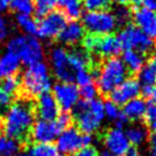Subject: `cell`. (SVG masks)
<instances>
[{"instance_id":"1","label":"cell","mask_w":156,"mask_h":156,"mask_svg":"<svg viewBox=\"0 0 156 156\" xmlns=\"http://www.w3.org/2000/svg\"><path fill=\"white\" fill-rule=\"evenodd\" d=\"M36 119V100L16 97L4 116V133L19 141L25 151L31 146L30 133Z\"/></svg>"},{"instance_id":"2","label":"cell","mask_w":156,"mask_h":156,"mask_svg":"<svg viewBox=\"0 0 156 156\" xmlns=\"http://www.w3.org/2000/svg\"><path fill=\"white\" fill-rule=\"evenodd\" d=\"M127 77H130V75L123 60L119 58H101L98 66L97 76L94 78L98 94L103 99H107L108 94Z\"/></svg>"},{"instance_id":"3","label":"cell","mask_w":156,"mask_h":156,"mask_svg":"<svg viewBox=\"0 0 156 156\" xmlns=\"http://www.w3.org/2000/svg\"><path fill=\"white\" fill-rule=\"evenodd\" d=\"M73 122L78 131L84 134L92 136L99 131L105 116V106L102 99L92 101L78 100L73 107Z\"/></svg>"},{"instance_id":"4","label":"cell","mask_w":156,"mask_h":156,"mask_svg":"<svg viewBox=\"0 0 156 156\" xmlns=\"http://www.w3.org/2000/svg\"><path fill=\"white\" fill-rule=\"evenodd\" d=\"M51 87V78L47 64L39 62L32 64L21 76V88L17 97L36 100Z\"/></svg>"},{"instance_id":"5","label":"cell","mask_w":156,"mask_h":156,"mask_svg":"<svg viewBox=\"0 0 156 156\" xmlns=\"http://www.w3.org/2000/svg\"><path fill=\"white\" fill-rule=\"evenodd\" d=\"M7 49L16 54L19 58L27 66L41 62L44 58V48L37 38L30 36H17L12 38L7 44Z\"/></svg>"},{"instance_id":"6","label":"cell","mask_w":156,"mask_h":156,"mask_svg":"<svg viewBox=\"0 0 156 156\" xmlns=\"http://www.w3.org/2000/svg\"><path fill=\"white\" fill-rule=\"evenodd\" d=\"M117 38L121 43L123 49H133L139 53L149 54L154 51L155 43L147 34H145L141 30L134 24H126L123 28Z\"/></svg>"},{"instance_id":"7","label":"cell","mask_w":156,"mask_h":156,"mask_svg":"<svg viewBox=\"0 0 156 156\" xmlns=\"http://www.w3.org/2000/svg\"><path fill=\"white\" fill-rule=\"evenodd\" d=\"M116 19L107 10L87 12L83 16V28L88 34H110L116 29Z\"/></svg>"},{"instance_id":"8","label":"cell","mask_w":156,"mask_h":156,"mask_svg":"<svg viewBox=\"0 0 156 156\" xmlns=\"http://www.w3.org/2000/svg\"><path fill=\"white\" fill-rule=\"evenodd\" d=\"M91 142H92V136L80 133L73 124V126L64 130L61 133V136H58L56 148L63 155L70 156L83 147L91 146Z\"/></svg>"},{"instance_id":"9","label":"cell","mask_w":156,"mask_h":156,"mask_svg":"<svg viewBox=\"0 0 156 156\" xmlns=\"http://www.w3.org/2000/svg\"><path fill=\"white\" fill-rule=\"evenodd\" d=\"M68 24V19L61 9H53L41 17L38 23V34L44 39H56Z\"/></svg>"},{"instance_id":"10","label":"cell","mask_w":156,"mask_h":156,"mask_svg":"<svg viewBox=\"0 0 156 156\" xmlns=\"http://www.w3.org/2000/svg\"><path fill=\"white\" fill-rule=\"evenodd\" d=\"M51 63L53 67L54 76L60 83L71 84L75 80V73L70 67L68 60V53L62 47H55L49 54Z\"/></svg>"},{"instance_id":"11","label":"cell","mask_w":156,"mask_h":156,"mask_svg":"<svg viewBox=\"0 0 156 156\" xmlns=\"http://www.w3.org/2000/svg\"><path fill=\"white\" fill-rule=\"evenodd\" d=\"M140 83L136 77H127L108 94L107 99L116 106H124L125 103L138 98L140 94Z\"/></svg>"},{"instance_id":"12","label":"cell","mask_w":156,"mask_h":156,"mask_svg":"<svg viewBox=\"0 0 156 156\" xmlns=\"http://www.w3.org/2000/svg\"><path fill=\"white\" fill-rule=\"evenodd\" d=\"M58 102V107L62 112H69L70 109L75 107L79 99V91L78 87L73 83H58L53 86L52 93Z\"/></svg>"},{"instance_id":"13","label":"cell","mask_w":156,"mask_h":156,"mask_svg":"<svg viewBox=\"0 0 156 156\" xmlns=\"http://www.w3.org/2000/svg\"><path fill=\"white\" fill-rule=\"evenodd\" d=\"M62 132L56 125L55 121L46 122V121H36L30 133V141L32 144H52L58 134Z\"/></svg>"},{"instance_id":"14","label":"cell","mask_w":156,"mask_h":156,"mask_svg":"<svg viewBox=\"0 0 156 156\" xmlns=\"http://www.w3.org/2000/svg\"><path fill=\"white\" fill-rule=\"evenodd\" d=\"M100 139L102 140L103 145L108 148V151L115 156H123L130 147V142L127 140L125 133L116 127L106 129L100 134Z\"/></svg>"},{"instance_id":"15","label":"cell","mask_w":156,"mask_h":156,"mask_svg":"<svg viewBox=\"0 0 156 156\" xmlns=\"http://www.w3.org/2000/svg\"><path fill=\"white\" fill-rule=\"evenodd\" d=\"M36 115L41 121L53 122L60 115V107L51 92H45L36 99Z\"/></svg>"},{"instance_id":"16","label":"cell","mask_w":156,"mask_h":156,"mask_svg":"<svg viewBox=\"0 0 156 156\" xmlns=\"http://www.w3.org/2000/svg\"><path fill=\"white\" fill-rule=\"evenodd\" d=\"M121 43L115 34H101L97 47L94 49V53L91 55L95 58H118V55L122 52Z\"/></svg>"},{"instance_id":"17","label":"cell","mask_w":156,"mask_h":156,"mask_svg":"<svg viewBox=\"0 0 156 156\" xmlns=\"http://www.w3.org/2000/svg\"><path fill=\"white\" fill-rule=\"evenodd\" d=\"M133 21L134 25L149 38H156V12L145 7L136 8L133 12Z\"/></svg>"},{"instance_id":"18","label":"cell","mask_w":156,"mask_h":156,"mask_svg":"<svg viewBox=\"0 0 156 156\" xmlns=\"http://www.w3.org/2000/svg\"><path fill=\"white\" fill-rule=\"evenodd\" d=\"M84 36H85V30L83 25L78 23L77 21H73L71 23L67 24L61 34L58 36V41L66 46H76L77 44L82 43Z\"/></svg>"},{"instance_id":"19","label":"cell","mask_w":156,"mask_h":156,"mask_svg":"<svg viewBox=\"0 0 156 156\" xmlns=\"http://www.w3.org/2000/svg\"><path fill=\"white\" fill-rule=\"evenodd\" d=\"M146 108V101L142 98H136L124 105L122 112L129 119V122H144Z\"/></svg>"},{"instance_id":"20","label":"cell","mask_w":156,"mask_h":156,"mask_svg":"<svg viewBox=\"0 0 156 156\" xmlns=\"http://www.w3.org/2000/svg\"><path fill=\"white\" fill-rule=\"evenodd\" d=\"M123 62L125 64L130 77H136L146 63L145 55L133 49H126L123 54Z\"/></svg>"},{"instance_id":"21","label":"cell","mask_w":156,"mask_h":156,"mask_svg":"<svg viewBox=\"0 0 156 156\" xmlns=\"http://www.w3.org/2000/svg\"><path fill=\"white\" fill-rule=\"evenodd\" d=\"M20 58L14 53L7 52L0 58V80L9 76L19 75Z\"/></svg>"},{"instance_id":"22","label":"cell","mask_w":156,"mask_h":156,"mask_svg":"<svg viewBox=\"0 0 156 156\" xmlns=\"http://www.w3.org/2000/svg\"><path fill=\"white\" fill-rule=\"evenodd\" d=\"M127 140L134 147L140 146L144 142L148 140V126L146 123L139 122L130 126L125 132Z\"/></svg>"},{"instance_id":"23","label":"cell","mask_w":156,"mask_h":156,"mask_svg":"<svg viewBox=\"0 0 156 156\" xmlns=\"http://www.w3.org/2000/svg\"><path fill=\"white\" fill-rule=\"evenodd\" d=\"M58 6L68 20L76 21L82 16V12H83L82 0H60Z\"/></svg>"},{"instance_id":"24","label":"cell","mask_w":156,"mask_h":156,"mask_svg":"<svg viewBox=\"0 0 156 156\" xmlns=\"http://www.w3.org/2000/svg\"><path fill=\"white\" fill-rule=\"evenodd\" d=\"M20 88H21V76L20 75L9 76L0 80V91L7 93L10 97H17L20 93Z\"/></svg>"},{"instance_id":"25","label":"cell","mask_w":156,"mask_h":156,"mask_svg":"<svg viewBox=\"0 0 156 156\" xmlns=\"http://www.w3.org/2000/svg\"><path fill=\"white\" fill-rule=\"evenodd\" d=\"M16 23L30 37H34L38 34V23L34 19H32L30 15H21L17 14L16 16Z\"/></svg>"},{"instance_id":"26","label":"cell","mask_w":156,"mask_h":156,"mask_svg":"<svg viewBox=\"0 0 156 156\" xmlns=\"http://www.w3.org/2000/svg\"><path fill=\"white\" fill-rule=\"evenodd\" d=\"M31 156H56L58 148L53 144H32L28 148Z\"/></svg>"},{"instance_id":"27","label":"cell","mask_w":156,"mask_h":156,"mask_svg":"<svg viewBox=\"0 0 156 156\" xmlns=\"http://www.w3.org/2000/svg\"><path fill=\"white\" fill-rule=\"evenodd\" d=\"M138 80L147 86H154L156 84V68L151 63L145 64L138 73Z\"/></svg>"},{"instance_id":"28","label":"cell","mask_w":156,"mask_h":156,"mask_svg":"<svg viewBox=\"0 0 156 156\" xmlns=\"http://www.w3.org/2000/svg\"><path fill=\"white\" fill-rule=\"evenodd\" d=\"M10 9L21 15H30L34 12V0H12Z\"/></svg>"},{"instance_id":"29","label":"cell","mask_w":156,"mask_h":156,"mask_svg":"<svg viewBox=\"0 0 156 156\" xmlns=\"http://www.w3.org/2000/svg\"><path fill=\"white\" fill-rule=\"evenodd\" d=\"M60 0H34V14L37 17L41 19L46 14L54 9L58 5Z\"/></svg>"},{"instance_id":"30","label":"cell","mask_w":156,"mask_h":156,"mask_svg":"<svg viewBox=\"0 0 156 156\" xmlns=\"http://www.w3.org/2000/svg\"><path fill=\"white\" fill-rule=\"evenodd\" d=\"M112 0H83L84 7L88 12L107 10L112 6Z\"/></svg>"},{"instance_id":"31","label":"cell","mask_w":156,"mask_h":156,"mask_svg":"<svg viewBox=\"0 0 156 156\" xmlns=\"http://www.w3.org/2000/svg\"><path fill=\"white\" fill-rule=\"evenodd\" d=\"M21 151H23V147L19 141H16L14 139H8V140L6 139L4 151H2L4 156H15Z\"/></svg>"},{"instance_id":"32","label":"cell","mask_w":156,"mask_h":156,"mask_svg":"<svg viewBox=\"0 0 156 156\" xmlns=\"http://www.w3.org/2000/svg\"><path fill=\"white\" fill-rule=\"evenodd\" d=\"M79 95L83 98V100H86V101H92V100H94L95 97L98 95L95 84L92 83V84H88V85H85V86H82L80 91H79Z\"/></svg>"},{"instance_id":"33","label":"cell","mask_w":156,"mask_h":156,"mask_svg":"<svg viewBox=\"0 0 156 156\" xmlns=\"http://www.w3.org/2000/svg\"><path fill=\"white\" fill-rule=\"evenodd\" d=\"M114 16H115L116 22L118 24L126 25V24H129L127 22H129V20L131 17V12H130V9H129L127 7L122 6V7H118V8H117Z\"/></svg>"},{"instance_id":"34","label":"cell","mask_w":156,"mask_h":156,"mask_svg":"<svg viewBox=\"0 0 156 156\" xmlns=\"http://www.w3.org/2000/svg\"><path fill=\"white\" fill-rule=\"evenodd\" d=\"M103 106H105V112H106V115L112 121H116L117 118H118V116L121 115V112H122L119 110L118 106H116L115 103H112L109 100H107L106 102L103 103Z\"/></svg>"},{"instance_id":"35","label":"cell","mask_w":156,"mask_h":156,"mask_svg":"<svg viewBox=\"0 0 156 156\" xmlns=\"http://www.w3.org/2000/svg\"><path fill=\"white\" fill-rule=\"evenodd\" d=\"M75 79L77 80V83L82 86H85V85H88V84L94 83L93 80V77L91 76V73H88L87 70H82V71H77L76 75H75Z\"/></svg>"},{"instance_id":"36","label":"cell","mask_w":156,"mask_h":156,"mask_svg":"<svg viewBox=\"0 0 156 156\" xmlns=\"http://www.w3.org/2000/svg\"><path fill=\"white\" fill-rule=\"evenodd\" d=\"M155 119H156V106H154L149 101V102L147 103L146 112H145V117H144V123H146L147 125H148L151 122H154Z\"/></svg>"},{"instance_id":"37","label":"cell","mask_w":156,"mask_h":156,"mask_svg":"<svg viewBox=\"0 0 156 156\" xmlns=\"http://www.w3.org/2000/svg\"><path fill=\"white\" fill-rule=\"evenodd\" d=\"M70 156H100V154L94 146H87L80 148L79 151L73 153V155Z\"/></svg>"},{"instance_id":"38","label":"cell","mask_w":156,"mask_h":156,"mask_svg":"<svg viewBox=\"0 0 156 156\" xmlns=\"http://www.w3.org/2000/svg\"><path fill=\"white\" fill-rule=\"evenodd\" d=\"M9 29H8V23L2 16H0V43L8 36Z\"/></svg>"},{"instance_id":"39","label":"cell","mask_w":156,"mask_h":156,"mask_svg":"<svg viewBox=\"0 0 156 156\" xmlns=\"http://www.w3.org/2000/svg\"><path fill=\"white\" fill-rule=\"evenodd\" d=\"M154 86H147V85H144L141 88H140V94H142V97L146 98V99H151V94L154 92Z\"/></svg>"},{"instance_id":"40","label":"cell","mask_w":156,"mask_h":156,"mask_svg":"<svg viewBox=\"0 0 156 156\" xmlns=\"http://www.w3.org/2000/svg\"><path fill=\"white\" fill-rule=\"evenodd\" d=\"M148 144H149L151 155L156 156V133H153L151 136H148Z\"/></svg>"},{"instance_id":"41","label":"cell","mask_w":156,"mask_h":156,"mask_svg":"<svg viewBox=\"0 0 156 156\" xmlns=\"http://www.w3.org/2000/svg\"><path fill=\"white\" fill-rule=\"evenodd\" d=\"M144 0H116V2H118L119 5L126 6V5H133L138 6L139 4H141Z\"/></svg>"},{"instance_id":"42","label":"cell","mask_w":156,"mask_h":156,"mask_svg":"<svg viewBox=\"0 0 156 156\" xmlns=\"http://www.w3.org/2000/svg\"><path fill=\"white\" fill-rule=\"evenodd\" d=\"M123 156H140V151H139V149L136 147L131 146L127 148V151L124 153Z\"/></svg>"},{"instance_id":"43","label":"cell","mask_w":156,"mask_h":156,"mask_svg":"<svg viewBox=\"0 0 156 156\" xmlns=\"http://www.w3.org/2000/svg\"><path fill=\"white\" fill-rule=\"evenodd\" d=\"M149 63L153 64L156 68V49H154L151 54V58H149Z\"/></svg>"},{"instance_id":"44","label":"cell","mask_w":156,"mask_h":156,"mask_svg":"<svg viewBox=\"0 0 156 156\" xmlns=\"http://www.w3.org/2000/svg\"><path fill=\"white\" fill-rule=\"evenodd\" d=\"M5 142H6V138H4V136H0V155H1V154H2V151H4Z\"/></svg>"},{"instance_id":"45","label":"cell","mask_w":156,"mask_h":156,"mask_svg":"<svg viewBox=\"0 0 156 156\" xmlns=\"http://www.w3.org/2000/svg\"><path fill=\"white\" fill-rule=\"evenodd\" d=\"M10 2H12V0H0V5L2 7V9L6 8L7 6H9Z\"/></svg>"},{"instance_id":"46","label":"cell","mask_w":156,"mask_h":156,"mask_svg":"<svg viewBox=\"0 0 156 156\" xmlns=\"http://www.w3.org/2000/svg\"><path fill=\"white\" fill-rule=\"evenodd\" d=\"M4 133V116L0 115V136Z\"/></svg>"},{"instance_id":"47","label":"cell","mask_w":156,"mask_h":156,"mask_svg":"<svg viewBox=\"0 0 156 156\" xmlns=\"http://www.w3.org/2000/svg\"><path fill=\"white\" fill-rule=\"evenodd\" d=\"M151 102L153 103L154 106H156V88H154V92H153V94H151Z\"/></svg>"},{"instance_id":"48","label":"cell","mask_w":156,"mask_h":156,"mask_svg":"<svg viewBox=\"0 0 156 156\" xmlns=\"http://www.w3.org/2000/svg\"><path fill=\"white\" fill-rule=\"evenodd\" d=\"M147 126L149 127V129H151V130L154 132V133H156V119L154 121V122H151V124H148Z\"/></svg>"},{"instance_id":"49","label":"cell","mask_w":156,"mask_h":156,"mask_svg":"<svg viewBox=\"0 0 156 156\" xmlns=\"http://www.w3.org/2000/svg\"><path fill=\"white\" fill-rule=\"evenodd\" d=\"M100 156H115V155H114L112 153H110L109 151H102V153H101V155H100Z\"/></svg>"},{"instance_id":"50","label":"cell","mask_w":156,"mask_h":156,"mask_svg":"<svg viewBox=\"0 0 156 156\" xmlns=\"http://www.w3.org/2000/svg\"><path fill=\"white\" fill-rule=\"evenodd\" d=\"M23 156H31L30 154H27V155H23Z\"/></svg>"},{"instance_id":"51","label":"cell","mask_w":156,"mask_h":156,"mask_svg":"<svg viewBox=\"0 0 156 156\" xmlns=\"http://www.w3.org/2000/svg\"><path fill=\"white\" fill-rule=\"evenodd\" d=\"M1 9H2V7H1V5H0V10H1Z\"/></svg>"},{"instance_id":"52","label":"cell","mask_w":156,"mask_h":156,"mask_svg":"<svg viewBox=\"0 0 156 156\" xmlns=\"http://www.w3.org/2000/svg\"><path fill=\"white\" fill-rule=\"evenodd\" d=\"M56 156H64V155H58H58H56Z\"/></svg>"},{"instance_id":"53","label":"cell","mask_w":156,"mask_h":156,"mask_svg":"<svg viewBox=\"0 0 156 156\" xmlns=\"http://www.w3.org/2000/svg\"><path fill=\"white\" fill-rule=\"evenodd\" d=\"M151 156H155V155H151Z\"/></svg>"}]
</instances>
